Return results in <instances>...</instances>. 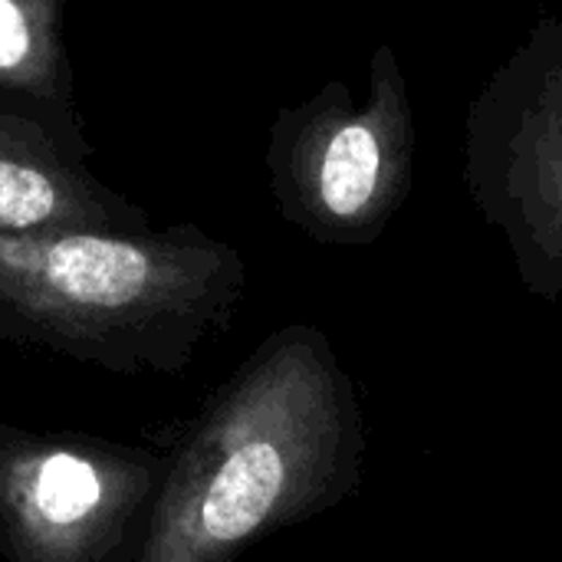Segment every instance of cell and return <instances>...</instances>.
<instances>
[{
	"instance_id": "277c9868",
	"label": "cell",
	"mask_w": 562,
	"mask_h": 562,
	"mask_svg": "<svg viewBox=\"0 0 562 562\" xmlns=\"http://www.w3.org/2000/svg\"><path fill=\"white\" fill-rule=\"evenodd\" d=\"M415 125L405 76L389 49L375 56L372 99L323 128L313 155V194L319 214L339 227L375 231L412 188Z\"/></svg>"
},
{
	"instance_id": "6da1fadb",
	"label": "cell",
	"mask_w": 562,
	"mask_h": 562,
	"mask_svg": "<svg viewBox=\"0 0 562 562\" xmlns=\"http://www.w3.org/2000/svg\"><path fill=\"white\" fill-rule=\"evenodd\" d=\"M316 375L277 352L221 389L165 451L148 537L135 562H237L303 510L313 471Z\"/></svg>"
},
{
	"instance_id": "5b68a950",
	"label": "cell",
	"mask_w": 562,
	"mask_h": 562,
	"mask_svg": "<svg viewBox=\"0 0 562 562\" xmlns=\"http://www.w3.org/2000/svg\"><path fill=\"white\" fill-rule=\"evenodd\" d=\"M56 207L46 175L26 165L0 161V227H30Z\"/></svg>"
},
{
	"instance_id": "3957f363",
	"label": "cell",
	"mask_w": 562,
	"mask_h": 562,
	"mask_svg": "<svg viewBox=\"0 0 562 562\" xmlns=\"http://www.w3.org/2000/svg\"><path fill=\"white\" fill-rule=\"evenodd\" d=\"M464 188L537 280H562V13L537 20L464 119Z\"/></svg>"
},
{
	"instance_id": "7a4b0ae2",
	"label": "cell",
	"mask_w": 562,
	"mask_h": 562,
	"mask_svg": "<svg viewBox=\"0 0 562 562\" xmlns=\"http://www.w3.org/2000/svg\"><path fill=\"white\" fill-rule=\"evenodd\" d=\"M165 451L0 422V562H135Z\"/></svg>"
},
{
	"instance_id": "8992f818",
	"label": "cell",
	"mask_w": 562,
	"mask_h": 562,
	"mask_svg": "<svg viewBox=\"0 0 562 562\" xmlns=\"http://www.w3.org/2000/svg\"><path fill=\"white\" fill-rule=\"evenodd\" d=\"M30 49V33L20 7L13 0H0V66H16Z\"/></svg>"
}]
</instances>
